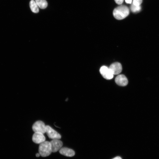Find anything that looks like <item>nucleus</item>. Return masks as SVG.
I'll return each mask as SVG.
<instances>
[{"instance_id": "f257e3e1", "label": "nucleus", "mask_w": 159, "mask_h": 159, "mask_svg": "<svg viewBox=\"0 0 159 159\" xmlns=\"http://www.w3.org/2000/svg\"><path fill=\"white\" fill-rule=\"evenodd\" d=\"M129 10L128 7L124 5H120L116 8L113 12L114 16L118 20L125 18L129 15Z\"/></svg>"}, {"instance_id": "f03ea898", "label": "nucleus", "mask_w": 159, "mask_h": 159, "mask_svg": "<svg viewBox=\"0 0 159 159\" xmlns=\"http://www.w3.org/2000/svg\"><path fill=\"white\" fill-rule=\"evenodd\" d=\"M39 152L40 155L43 157L49 156L52 152L50 142L44 141L40 144Z\"/></svg>"}, {"instance_id": "7ed1b4c3", "label": "nucleus", "mask_w": 159, "mask_h": 159, "mask_svg": "<svg viewBox=\"0 0 159 159\" xmlns=\"http://www.w3.org/2000/svg\"><path fill=\"white\" fill-rule=\"evenodd\" d=\"M32 129L34 132H38L43 134L46 132V125L41 120L35 122L32 126Z\"/></svg>"}, {"instance_id": "20e7f679", "label": "nucleus", "mask_w": 159, "mask_h": 159, "mask_svg": "<svg viewBox=\"0 0 159 159\" xmlns=\"http://www.w3.org/2000/svg\"><path fill=\"white\" fill-rule=\"evenodd\" d=\"M100 72L102 76L105 79L110 80L113 77L114 75L109 67L103 66L101 67Z\"/></svg>"}, {"instance_id": "39448f33", "label": "nucleus", "mask_w": 159, "mask_h": 159, "mask_svg": "<svg viewBox=\"0 0 159 159\" xmlns=\"http://www.w3.org/2000/svg\"><path fill=\"white\" fill-rule=\"evenodd\" d=\"M46 133L48 137L52 139H60L61 135L49 125H46Z\"/></svg>"}, {"instance_id": "423d86ee", "label": "nucleus", "mask_w": 159, "mask_h": 159, "mask_svg": "<svg viewBox=\"0 0 159 159\" xmlns=\"http://www.w3.org/2000/svg\"><path fill=\"white\" fill-rule=\"evenodd\" d=\"M50 143L52 152H56L59 150L63 145L62 141L59 139H53Z\"/></svg>"}, {"instance_id": "0eeeda50", "label": "nucleus", "mask_w": 159, "mask_h": 159, "mask_svg": "<svg viewBox=\"0 0 159 159\" xmlns=\"http://www.w3.org/2000/svg\"><path fill=\"white\" fill-rule=\"evenodd\" d=\"M113 75L118 74L122 70L121 64L118 62H115L110 65L109 67Z\"/></svg>"}, {"instance_id": "6e6552de", "label": "nucleus", "mask_w": 159, "mask_h": 159, "mask_svg": "<svg viewBox=\"0 0 159 159\" xmlns=\"http://www.w3.org/2000/svg\"><path fill=\"white\" fill-rule=\"evenodd\" d=\"M33 142L36 144H40L45 140L43 134L38 132H34L32 137Z\"/></svg>"}, {"instance_id": "1a4fd4ad", "label": "nucleus", "mask_w": 159, "mask_h": 159, "mask_svg": "<svg viewBox=\"0 0 159 159\" xmlns=\"http://www.w3.org/2000/svg\"><path fill=\"white\" fill-rule=\"evenodd\" d=\"M115 81L117 85L122 86H126L128 83L127 78L123 74L117 75L115 78Z\"/></svg>"}, {"instance_id": "9d476101", "label": "nucleus", "mask_w": 159, "mask_h": 159, "mask_svg": "<svg viewBox=\"0 0 159 159\" xmlns=\"http://www.w3.org/2000/svg\"><path fill=\"white\" fill-rule=\"evenodd\" d=\"M59 152L62 155L67 157H71L75 155V152L73 150L66 147L62 148Z\"/></svg>"}, {"instance_id": "9b49d317", "label": "nucleus", "mask_w": 159, "mask_h": 159, "mask_svg": "<svg viewBox=\"0 0 159 159\" xmlns=\"http://www.w3.org/2000/svg\"><path fill=\"white\" fill-rule=\"evenodd\" d=\"M29 6L31 11L33 12L37 13L39 12V7L34 0H31L30 1Z\"/></svg>"}, {"instance_id": "f8f14e48", "label": "nucleus", "mask_w": 159, "mask_h": 159, "mask_svg": "<svg viewBox=\"0 0 159 159\" xmlns=\"http://www.w3.org/2000/svg\"><path fill=\"white\" fill-rule=\"evenodd\" d=\"M35 1L38 7L41 9H44L47 6V3L46 0H35Z\"/></svg>"}, {"instance_id": "ddd939ff", "label": "nucleus", "mask_w": 159, "mask_h": 159, "mask_svg": "<svg viewBox=\"0 0 159 159\" xmlns=\"http://www.w3.org/2000/svg\"><path fill=\"white\" fill-rule=\"evenodd\" d=\"M130 9L133 12L135 13L139 11L141 9V7L140 5L137 6L132 3L130 6Z\"/></svg>"}, {"instance_id": "4468645a", "label": "nucleus", "mask_w": 159, "mask_h": 159, "mask_svg": "<svg viewBox=\"0 0 159 159\" xmlns=\"http://www.w3.org/2000/svg\"><path fill=\"white\" fill-rule=\"evenodd\" d=\"M142 2V0H133L132 4L136 6H140Z\"/></svg>"}, {"instance_id": "2eb2a0df", "label": "nucleus", "mask_w": 159, "mask_h": 159, "mask_svg": "<svg viewBox=\"0 0 159 159\" xmlns=\"http://www.w3.org/2000/svg\"><path fill=\"white\" fill-rule=\"evenodd\" d=\"M124 0H115V2L118 4H121L123 1Z\"/></svg>"}, {"instance_id": "dca6fc26", "label": "nucleus", "mask_w": 159, "mask_h": 159, "mask_svg": "<svg viewBox=\"0 0 159 159\" xmlns=\"http://www.w3.org/2000/svg\"><path fill=\"white\" fill-rule=\"evenodd\" d=\"M125 2L127 4H131L132 1V0H125Z\"/></svg>"}, {"instance_id": "f3484780", "label": "nucleus", "mask_w": 159, "mask_h": 159, "mask_svg": "<svg viewBox=\"0 0 159 159\" xmlns=\"http://www.w3.org/2000/svg\"><path fill=\"white\" fill-rule=\"evenodd\" d=\"M112 159H122V158L119 156L116 157Z\"/></svg>"}, {"instance_id": "a211bd4d", "label": "nucleus", "mask_w": 159, "mask_h": 159, "mask_svg": "<svg viewBox=\"0 0 159 159\" xmlns=\"http://www.w3.org/2000/svg\"><path fill=\"white\" fill-rule=\"evenodd\" d=\"M40 155L39 153H37L36 154V156L37 157H39Z\"/></svg>"}]
</instances>
